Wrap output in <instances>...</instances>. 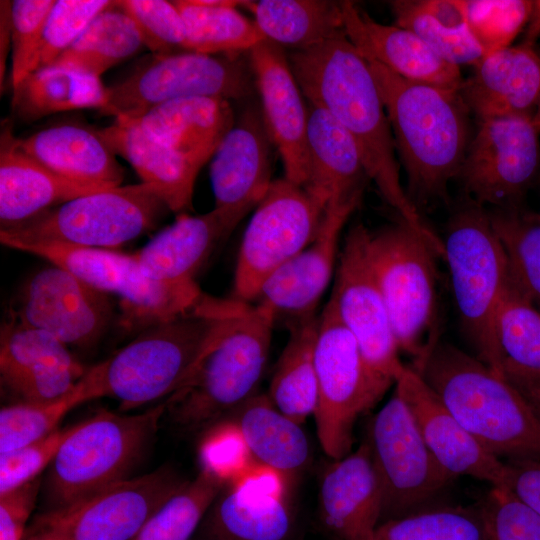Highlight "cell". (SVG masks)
<instances>
[{
	"mask_svg": "<svg viewBox=\"0 0 540 540\" xmlns=\"http://www.w3.org/2000/svg\"><path fill=\"white\" fill-rule=\"evenodd\" d=\"M288 60L307 103L326 111L350 134L383 199L443 257L442 238L425 224L401 184L392 130L365 58L342 32L292 51Z\"/></svg>",
	"mask_w": 540,
	"mask_h": 540,
	"instance_id": "obj_1",
	"label": "cell"
},
{
	"mask_svg": "<svg viewBox=\"0 0 540 540\" xmlns=\"http://www.w3.org/2000/svg\"><path fill=\"white\" fill-rule=\"evenodd\" d=\"M357 207L350 204L325 210L316 238L263 283L255 303L286 321L317 314L337 269L342 229Z\"/></svg>",
	"mask_w": 540,
	"mask_h": 540,
	"instance_id": "obj_22",
	"label": "cell"
},
{
	"mask_svg": "<svg viewBox=\"0 0 540 540\" xmlns=\"http://www.w3.org/2000/svg\"><path fill=\"white\" fill-rule=\"evenodd\" d=\"M325 208L303 187L273 180L243 234L233 280V299L255 301L263 283L317 236Z\"/></svg>",
	"mask_w": 540,
	"mask_h": 540,
	"instance_id": "obj_14",
	"label": "cell"
},
{
	"mask_svg": "<svg viewBox=\"0 0 540 540\" xmlns=\"http://www.w3.org/2000/svg\"><path fill=\"white\" fill-rule=\"evenodd\" d=\"M368 233L357 224L346 234L330 297L369 366L396 382L406 365L399 357L389 313L369 263Z\"/></svg>",
	"mask_w": 540,
	"mask_h": 540,
	"instance_id": "obj_16",
	"label": "cell"
},
{
	"mask_svg": "<svg viewBox=\"0 0 540 540\" xmlns=\"http://www.w3.org/2000/svg\"><path fill=\"white\" fill-rule=\"evenodd\" d=\"M314 357L316 433L324 453L338 460L352 451L359 416L376 405L395 382L369 366L331 297L319 314Z\"/></svg>",
	"mask_w": 540,
	"mask_h": 540,
	"instance_id": "obj_10",
	"label": "cell"
},
{
	"mask_svg": "<svg viewBox=\"0 0 540 540\" xmlns=\"http://www.w3.org/2000/svg\"><path fill=\"white\" fill-rule=\"evenodd\" d=\"M185 25L188 51L208 55L240 54L249 51L265 36L254 21L238 10L249 1H173Z\"/></svg>",
	"mask_w": 540,
	"mask_h": 540,
	"instance_id": "obj_39",
	"label": "cell"
},
{
	"mask_svg": "<svg viewBox=\"0 0 540 540\" xmlns=\"http://www.w3.org/2000/svg\"><path fill=\"white\" fill-rule=\"evenodd\" d=\"M458 91L479 121L532 116L540 99V53L526 39L485 55Z\"/></svg>",
	"mask_w": 540,
	"mask_h": 540,
	"instance_id": "obj_24",
	"label": "cell"
},
{
	"mask_svg": "<svg viewBox=\"0 0 540 540\" xmlns=\"http://www.w3.org/2000/svg\"><path fill=\"white\" fill-rule=\"evenodd\" d=\"M199 459L201 469L211 472L225 485L254 463L239 430L229 419L214 425L204 435Z\"/></svg>",
	"mask_w": 540,
	"mask_h": 540,
	"instance_id": "obj_52",
	"label": "cell"
},
{
	"mask_svg": "<svg viewBox=\"0 0 540 540\" xmlns=\"http://www.w3.org/2000/svg\"><path fill=\"white\" fill-rule=\"evenodd\" d=\"M253 85L249 59L245 61L239 54L183 51L154 55L128 77L107 87V105L100 113L132 119L179 98L239 100L251 94Z\"/></svg>",
	"mask_w": 540,
	"mask_h": 540,
	"instance_id": "obj_12",
	"label": "cell"
},
{
	"mask_svg": "<svg viewBox=\"0 0 540 540\" xmlns=\"http://www.w3.org/2000/svg\"><path fill=\"white\" fill-rule=\"evenodd\" d=\"M88 367L53 335L9 316L0 332V380L19 401L46 402L71 392Z\"/></svg>",
	"mask_w": 540,
	"mask_h": 540,
	"instance_id": "obj_19",
	"label": "cell"
},
{
	"mask_svg": "<svg viewBox=\"0 0 540 540\" xmlns=\"http://www.w3.org/2000/svg\"><path fill=\"white\" fill-rule=\"evenodd\" d=\"M416 372L490 453L503 461L540 458V417L505 376L441 341Z\"/></svg>",
	"mask_w": 540,
	"mask_h": 540,
	"instance_id": "obj_4",
	"label": "cell"
},
{
	"mask_svg": "<svg viewBox=\"0 0 540 540\" xmlns=\"http://www.w3.org/2000/svg\"><path fill=\"white\" fill-rule=\"evenodd\" d=\"M395 25L418 35L443 59L475 66L486 52L469 24L465 0H393Z\"/></svg>",
	"mask_w": 540,
	"mask_h": 540,
	"instance_id": "obj_35",
	"label": "cell"
},
{
	"mask_svg": "<svg viewBox=\"0 0 540 540\" xmlns=\"http://www.w3.org/2000/svg\"><path fill=\"white\" fill-rule=\"evenodd\" d=\"M539 136L532 116L479 121L458 175L469 201L496 209L519 207L540 172Z\"/></svg>",
	"mask_w": 540,
	"mask_h": 540,
	"instance_id": "obj_15",
	"label": "cell"
},
{
	"mask_svg": "<svg viewBox=\"0 0 540 540\" xmlns=\"http://www.w3.org/2000/svg\"><path fill=\"white\" fill-rule=\"evenodd\" d=\"M419 432L440 466L453 478L469 476L503 486L504 461L485 449L448 411L422 377L406 365L395 382Z\"/></svg>",
	"mask_w": 540,
	"mask_h": 540,
	"instance_id": "obj_21",
	"label": "cell"
},
{
	"mask_svg": "<svg viewBox=\"0 0 540 540\" xmlns=\"http://www.w3.org/2000/svg\"><path fill=\"white\" fill-rule=\"evenodd\" d=\"M491 223L507 255L512 281L540 311V214L494 209Z\"/></svg>",
	"mask_w": 540,
	"mask_h": 540,
	"instance_id": "obj_43",
	"label": "cell"
},
{
	"mask_svg": "<svg viewBox=\"0 0 540 540\" xmlns=\"http://www.w3.org/2000/svg\"><path fill=\"white\" fill-rule=\"evenodd\" d=\"M202 540H293L290 496H271L226 484L201 525Z\"/></svg>",
	"mask_w": 540,
	"mask_h": 540,
	"instance_id": "obj_34",
	"label": "cell"
},
{
	"mask_svg": "<svg viewBox=\"0 0 540 540\" xmlns=\"http://www.w3.org/2000/svg\"><path fill=\"white\" fill-rule=\"evenodd\" d=\"M307 104V174L303 188L325 210L360 204L368 176L355 141L326 111Z\"/></svg>",
	"mask_w": 540,
	"mask_h": 540,
	"instance_id": "obj_28",
	"label": "cell"
},
{
	"mask_svg": "<svg viewBox=\"0 0 540 540\" xmlns=\"http://www.w3.org/2000/svg\"><path fill=\"white\" fill-rule=\"evenodd\" d=\"M264 123L284 167L303 187L307 174L308 104L281 46L264 40L248 51Z\"/></svg>",
	"mask_w": 540,
	"mask_h": 540,
	"instance_id": "obj_20",
	"label": "cell"
},
{
	"mask_svg": "<svg viewBox=\"0 0 540 540\" xmlns=\"http://www.w3.org/2000/svg\"><path fill=\"white\" fill-rule=\"evenodd\" d=\"M469 24L486 55L510 46L531 19L535 1H466Z\"/></svg>",
	"mask_w": 540,
	"mask_h": 540,
	"instance_id": "obj_48",
	"label": "cell"
},
{
	"mask_svg": "<svg viewBox=\"0 0 540 540\" xmlns=\"http://www.w3.org/2000/svg\"><path fill=\"white\" fill-rule=\"evenodd\" d=\"M319 315L288 320V341L277 361L267 396L299 424L314 416L318 403L315 343Z\"/></svg>",
	"mask_w": 540,
	"mask_h": 540,
	"instance_id": "obj_37",
	"label": "cell"
},
{
	"mask_svg": "<svg viewBox=\"0 0 540 540\" xmlns=\"http://www.w3.org/2000/svg\"><path fill=\"white\" fill-rule=\"evenodd\" d=\"M370 540H486L481 509L425 508L380 523Z\"/></svg>",
	"mask_w": 540,
	"mask_h": 540,
	"instance_id": "obj_45",
	"label": "cell"
},
{
	"mask_svg": "<svg viewBox=\"0 0 540 540\" xmlns=\"http://www.w3.org/2000/svg\"><path fill=\"white\" fill-rule=\"evenodd\" d=\"M55 0L11 1V74L14 89L35 70L44 25Z\"/></svg>",
	"mask_w": 540,
	"mask_h": 540,
	"instance_id": "obj_49",
	"label": "cell"
},
{
	"mask_svg": "<svg viewBox=\"0 0 540 540\" xmlns=\"http://www.w3.org/2000/svg\"><path fill=\"white\" fill-rule=\"evenodd\" d=\"M77 426L58 428L40 440L0 454V495L38 478Z\"/></svg>",
	"mask_w": 540,
	"mask_h": 540,
	"instance_id": "obj_51",
	"label": "cell"
},
{
	"mask_svg": "<svg viewBox=\"0 0 540 540\" xmlns=\"http://www.w3.org/2000/svg\"><path fill=\"white\" fill-rule=\"evenodd\" d=\"M225 483L201 469L148 519L133 540H191Z\"/></svg>",
	"mask_w": 540,
	"mask_h": 540,
	"instance_id": "obj_42",
	"label": "cell"
},
{
	"mask_svg": "<svg viewBox=\"0 0 540 540\" xmlns=\"http://www.w3.org/2000/svg\"><path fill=\"white\" fill-rule=\"evenodd\" d=\"M40 477L0 495V540H22L40 490Z\"/></svg>",
	"mask_w": 540,
	"mask_h": 540,
	"instance_id": "obj_53",
	"label": "cell"
},
{
	"mask_svg": "<svg viewBox=\"0 0 540 540\" xmlns=\"http://www.w3.org/2000/svg\"><path fill=\"white\" fill-rule=\"evenodd\" d=\"M523 394L536 414L540 417V384L530 382H511Z\"/></svg>",
	"mask_w": 540,
	"mask_h": 540,
	"instance_id": "obj_56",
	"label": "cell"
},
{
	"mask_svg": "<svg viewBox=\"0 0 540 540\" xmlns=\"http://www.w3.org/2000/svg\"><path fill=\"white\" fill-rule=\"evenodd\" d=\"M84 375L65 396L46 402H23L5 405L0 410V454L44 438L56 429L75 407L94 400Z\"/></svg>",
	"mask_w": 540,
	"mask_h": 540,
	"instance_id": "obj_44",
	"label": "cell"
},
{
	"mask_svg": "<svg viewBox=\"0 0 540 540\" xmlns=\"http://www.w3.org/2000/svg\"><path fill=\"white\" fill-rule=\"evenodd\" d=\"M229 415L252 460L293 484L311 459V447L301 424L277 409L265 393L255 394Z\"/></svg>",
	"mask_w": 540,
	"mask_h": 540,
	"instance_id": "obj_33",
	"label": "cell"
},
{
	"mask_svg": "<svg viewBox=\"0 0 540 540\" xmlns=\"http://www.w3.org/2000/svg\"><path fill=\"white\" fill-rule=\"evenodd\" d=\"M169 208L146 183L117 186L71 199L20 226L0 230L9 248L32 242L112 249L157 226Z\"/></svg>",
	"mask_w": 540,
	"mask_h": 540,
	"instance_id": "obj_9",
	"label": "cell"
},
{
	"mask_svg": "<svg viewBox=\"0 0 540 540\" xmlns=\"http://www.w3.org/2000/svg\"><path fill=\"white\" fill-rule=\"evenodd\" d=\"M252 210L216 208L200 215H178L134 253L142 272L149 278L170 284L194 283L195 276L217 246Z\"/></svg>",
	"mask_w": 540,
	"mask_h": 540,
	"instance_id": "obj_26",
	"label": "cell"
},
{
	"mask_svg": "<svg viewBox=\"0 0 540 540\" xmlns=\"http://www.w3.org/2000/svg\"><path fill=\"white\" fill-rule=\"evenodd\" d=\"M365 440L381 490L380 523L425 509L455 479L430 452L396 390L371 419Z\"/></svg>",
	"mask_w": 540,
	"mask_h": 540,
	"instance_id": "obj_13",
	"label": "cell"
},
{
	"mask_svg": "<svg viewBox=\"0 0 540 540\" xmlns=\"http://www.w3.org/2000/svg\"><path fill=\"white\" fill-rule=\"evenodd\" d=\"M113 315L109 294L51 264L22 285L10 316L43 330L67 346L90 347L106 332Z\"/></svg>",
	"mask_w": 540,
	"mask_h": 540,
	"instance_id": "obj_18",
	"label": "cell"
},
{
	"mask_svg": "<svg viewBox=\"0 0 540 540\" xmlns=\"http://www.w3.org/2000/svg\"><path fill=\"white\" fill-rule=\"evenodd\" d=\"M248 8L267 40L294 50L320 44L342 32L343 1L261 0Z\"/></svg>",
	"mask_w": 540,
	"mask_h": 540,
	"instance_id": "obj_38",
	"label": "cell"
},
{
	"mask_svg": "<svg viewBox=\"0 0 540 540\" xmlns=\"http://www.w3.org/2000/svg\"><path fill=\"white\" fill-rule=\"evenodd\" d=\"M261 108L247 106L216 149L210 181L216 208L254 210L271 183V146Z\"/></svg>",
	"mask_w": 540,
	"mask_h": 540,
	"instance_id": "obj_23",
	"label": "cell"
},
{
	"mask_svg": "<svg viewBox=\"0 0 540 540\" xmlns=\"http://www.w3.org/2000/svg\"><path fill=\"white\" fill-rule=\"evenodd\" d=\"M11 48V1L0 2V83L3 85L6 59Z\"/></svg>",
	"mask_w": 540,
	"mask_h": 540,
	"instance_id": "obj_55",
	"label": "cell"
},
{
	"mask_svg": "<svg viewBox=\"0 0 540 540\" xmlns=\"http://www.w3.org/2000/svg\"><path fill=\"white\" fill-rule=\"evenodd\" d=\"M346 37L366 59L399 76L458 92L463 77L459 66L443 59L412 31L375 21L352 1H343Z\"/></svg>",
	"mask_w": 540,
	"mask_h": 540,
	"instance_id": "obj_25",
	"label": "cell"
},
{
	"mask_svg": "<svg viewBox=\"0 0 540 540\" xmlns=\"http://www.w3.org/2000/svg\"><path fill=\"white\" fill-rule=\"evenodd\" d=\"M503 487L540 515V458L504 461Z\"/></svg>",
	"mask_w": 540,
	"mask_h": 540,
	"instance_id": "obj_54",
	"label": "cell"
},
{
	"mask_svg": "<svg viewBox=\"0 0 540 540\" xmlns=\"http://www.w3.org/2000/svg\"><path fill=\"white\" fill-rule=\"evenodd\" d=\"M20 148L35 160L73 182L96 189L120 186L124 169L99 133L79 123H60L26 138Z\"/></svg>",
	"mask_w": 540,
	"mask_h": 540,
	"instance_id": "obj_30",
	"label": "cell"
},
{
	"mask_svg": "<svg viewBox=\"0 0 540 540\" xmlns=\"http://www.w3.org/2000/svg\"><path fill=\"white\" fill-rule=\"evenodd\" d=\"M113 2L110 0H55L44 25L35 70L52 65L74 44L91 21Z\"/></svg>",
	"mask_w": 540,
	"mask_h": 540,
	"instance_id": "obj_47",
	"label": "cell"
},
{
	"mask_svg": "<svg viewBox=\"0 0 540 540\" xmlns=\"http://www.w3.org/2000/svg\"><path fill=\"white\" fill-rule=\"evenodd\" d=\"M107 100V87L100 78L50 65L30 73L12 89L11 107L18 119L33 122L64 111L101 112Z\"/></svg>",
	"mask_w": 540,
	"mask_h": 540,
	"instance_id": "obj_36",
	"label": "cell"
},
{
	"mask_svg": "<svg viewBox=\"0 0 540 540\" xmlns=\"http://www.w3.org/2000/svg\"><path fill=\"white\" fill-rule=\"evenodd\" d=\"M533 120L536 123V125L540 128V99L538 101L537 107L535 109Z\"/></svg>",
	"mask_w": 540,
	"mask_h": 540,
	"instance_id": "obj_59",
	"label": "cell"
},
{
	"mask_svg": "<svg viewBox=\"0 0 540 540\" xmlns=\"http://www.w3.org/2000/svg\"><path fill=\"white\" fill-rule=\"evenodd\" d=\"M530 20L528 39L540 38V1H535V8Z\"/></svg>",
	"mask_w": 540,
	"mask_h": 540,
	"instance_id": "obj_58",
	"label": "cell"
},
{
	"mask_svg": "<svg viewBox=\"0 0 540 540\" xmlns=\"http://www.w3.org/2000/svg\"><path fill=\"white\" fill-rule=\"evenodd\" d=\"M367 255L385 301L399 350L417 371L440 342L437 267L433 246L400 222L369 231Z\"/></svg>",
	"mask_w": 540,
	"mask_h": 540,
	"instance_id": "obj_6",
	"label": "cell"
},
{
	"mask_svg": "<svg viewBox=\"0 0 540 540\" xmlns=\"http://www.w3.org/2000/svg\"><path fill=\"white\" fill-rule=\"evenodd\" d=\"M248 303L214 299L208 306L141 331L84 376L95 399L110 397L130 410L183 387Z\"/></svg>",
	"mask_w": 540,
	"mask_h": 540,
	"instance_id": "obj_2",
	"label": "cell"
},
{
	"mask_svg": "<svg viewBox=\"0 0 540 540\" xmlns=\"http://www.w3.org/2000/svg\"><path fill=\"white\" fill-rule=\"evenodd\" d=\"M183 483L175 471L163 466L114 483L37 519L65 540H133Z\"/></svg>",
	"mask_w": 540,
	"mask_h": 540,
	"instance_id": "obj_17",
	"label": "cell"
},
{
	"mask_svg": "<svg viewBox=\"0 0 540 540\" xmlns=\"http://www.w3.org/2000/svg\"><path fill=\"white\" fill-rule=\"evenodd\" d=\"M366 61L406 172L409 199L418 210L447 201L449 183L458 177L471 141L470 111L458 92L405 79Z\"/></svg>",
	"mask_w": 540,
	"mask_h": 540,
	"instance_id": "obj_3",
	"label": "cell"
},
{
	"mask_svg": "<svg viewBox=\"0 0 540 540\" xmlns=\"http://www.w3.org/2000/svg\"><path fill=\"white\" fill-rule=\"evenodd\" d=\"M442 241L463 333L476 357L503 375L496 316L513 281L489 212L469 201L450 218Z\"/></svg>",
	"mask_w": 540,
	"mask_h": 540,
	"instance_id": "obj_5",
	"label": "cell"
},
{
	"mask_svg": "<svg viewBox=\"0 0 540 540\" xmlns=\"http://www.w3.org/2000/svg\"><path fill=\"white\" fill-rule=\"evenodd\" d=\"M129 120L202 168L233 126L235 116L228 100L186 97L158 104Z\"/></svg>",
	"mask_w": 540,
	"mask_h": 540,
	"instance_id": "obj_31",
	"label": "cell"
},
{
	"mask_svg": "<svg viewBox=\"0 0 540 540\" xmlns=\"http://www.w3.org/2000/svg\"><path fill=\"white\" fill-rule=\"evenodd\" d=\"M480 509L486 540H540V515L507 488L491 487Z\"/></svg>",
	"mask_w": 540,
	"mask_h": 540,
	"instance_id": "obj_50",
	"label": "cell"
},
{
	"mask_svg": "<svg viewBox=\"0 0 540 540\" xmlns=\"http://www.w3.org/2000/svg\"><path fill=\"white\" fill-rule=\"evenodd\" d=\"M275 320L267 306L247 305L188 382L166 401L178 424L196 427L212 422L257 394Z\"/></svg>",
	"mask_w": 540,
	"mask_h": 540,
	"instance_id": "obj_8",
	"label": "cell"
},
{
	"mask_svg": "<svg viewBox=\"0 0 540 540\" xmlns=\"http://www.w3.org/2000/svg\"><path fill=\"white\" fill-rule=\"evenodd\" d=\"M496 332L503 375L540 384V311L514 283L498 307Z\"/></svg>",
	"mask_w": 540,
	"mask_h": 540,
	"instance_id": "obj_41",
	"label": "cell"
},
{
	"mask_svg": "<svg viewBox=\"0 0 540 540\" xmlns=\"http://www.w3.org/2000/svg\"><path fill=\"white\" fill-rule=\"evenodd\" d=\"M144 46L132 19L116 1L99 13L52 65L100 76Z\"/></svg>",
	"mask_w": 540,
	"mask_h": 540,
	"instance_id": "obj_40",
	"label": "cell"
},
{
	"mask_svg": "<svg viewBox=\"0 0 540 540\" xmlns=\"http://www.w3.org/2000/svg\"><path fill=\"white\" fill-rule=\"evenodd\" d=\"M319 508L323 524L337 539H371L380 523L381 490L366 440L326 469Z\"/></svg>",
	"mask_w": 540,
	"mask_h": 540,
	"instance_id": "obj_27",
	"label": "cell"
},
{
	"mask_svg": "<svg viewBox=\"0 0 540 540\" xmlns=\"http://www.w3.org/2000/svg\"><path fill=\"white\" fill-rule=\"evenodd\" d=\"M116 4L132 19L144 46L154 55L188 51L184 21L173 1L118 0Z\"/></svg>",
	"mask_w": 540,
	"mask_h": 540,
	"instance_id": "obj_46",
	"label": "cell"
},
{
	"mask_svg": "<svg viewBox=\"0 0 540 540\" xmlns=\"http://www.w3.org/2000/svg\"><path fill=\"white\" fill-rule=\"evenodd\" d=\"M73 273L92 287L120 298L124 328L140 331L160 321L198 311L214 297L196 282L170 284L153 280L141 270L134 255L112 249L32 242L17 246Z\"/></svg>",
	"mask_w": 540,
	"mask_h": 540,
	"instance_id": "obj_11",
	"label": "cell"
},
{
	"mask_svg": "<svg viewBox=\"0 0 540 540\" xmlns=\"http://www.w3.org/2000/svg\"><path fill=\"white\" fill-rule=\"evenodd\" d=\"M166 410V402L132 415L102 410L78 422L48 467L49 511L127 479Z\"/></svg>",
	"mask_w": 540,
	"mask_h": 540,
	"instance_id": "obj_7",
	"label": "cell"
},
{
	"mask_svg": "<svg viewBox=\"0 0 540 540\" xmlns=\"http://www.w3.org/2000/svg\"><path fill=\"white\" fill-rule=\"evenodd\" d=\"M116 154L124 158L143 183L154 187L171 212L185 214L191 209L197 164L160 143L126 118L99 130Z\"/></svg>",
	"mask_w": 540,
	"mask_h": 540,
	"instance_id": "obj_32",
	"label": "cell"
},
{
	"mask_svg": "<svg viewBox=\"0 0 540 540\" xmlns=\"http://www.w3.org/2000/svg\"><path fill=\"white\" fill-rule=\"evenodd\" d=\"M108 189V188H107ZM50 170L19 146L9 127L0 137V230L25 224L79 196L99 191Z\"/></svg>",
	"mask_w": 540,
	"mask_h": 540,
	"instance_id": "obj_29",
	"label": "cell"
},
{
	"mask_svg": "<svg viewBox=\"0 0 540 540\" xmlns=\"http://www.w3.org/2000/svg\"><path fill=\"white\" fill-rule=\"evenodd\" d=\"M22 540H65L54 529L39 521H35L34 526L24 535Z\"/></svg>",
	"mask_w": 540,
	"mask_h": 540,
	"instance_id": "obj_57",
	"label": "cell"
}]
</instances>
